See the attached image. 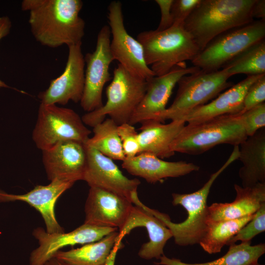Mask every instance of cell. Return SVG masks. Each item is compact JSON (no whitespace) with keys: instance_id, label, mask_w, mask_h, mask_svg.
Returning <instances> with one entry per match:
<instances>
[{"instance_id":"1","label":"cell","mask_w":265,"mask_h":265,"mask_svg":"<svg viewBox=\"0 0 265 265\" xmlns=\"http://www.w3.org/2000/svg\"><path fill=\"white\" fill-rule=\"evenodd\" d=\"M81 0H23L31 32L41 45L55 48L82 43L85 22L79 13Z\"/></svg>"},{"instance_id":"2","label":"cell","mask_w":265,"mask_h":265,"mask_svg":"<svg viewBox=\"0 0 265 265\" xmlns=\"http://www.w3.org/2000/svg\"><path fill=\"white\" fill-rule=\"evenodd\" d=\"M256 0H201L184 22L200 51L214 38L254 21Z\"/></svg>"},{"instance_id":"3","label":"cell","mask_w":265,"mask_h":265,"mask_svg":"<svg viewBox=\"0 0 265 265\" xmlns=\"http://www.w3.org/2000/svg\"><path fill=\"white\" fill-rule=\"evenodd\" d=\"M239 146H235L224 164L212 174L204 185L191 193L172 194V204L182 206L187 213V218L181 223H174L168 215L145 206L146 209L161 220L170 230L176 244L181 246L199 244L207 228V199L210 189L217 178L235 160L238 159Z\"/></svg>"},{"instance_id":"4","label":"cell","mask_w":265,"mask_h":265,"mask_svg":"<svg viewBox=\"0 0 265 265\" xmlns=\"http://www.w3.org/2000/svg\"><path fill=\"white\" fill-rule=\"evenodd\" d=\"M136 39L142 46L146 63L155 76L164 75L186 60L191 61L200 52L183 24L174 23L164 30L141 32Z\"/></svg>"},{"instance_id":"5","label":"cell","mask_w":265,"mask_h":265,"mask_svg":"<svg viewBox=\"0 0 265 265\" xmlns=\"http://www.w3.org/2000/svg\"><path fill=\"white\" fill-rule=\"evenodd\" d=\"M247 138L240 116L224 115L185 125L170 148L174 153L196 155L220 144L239 146Z\"/></svg>"},{"instance_id":"6","label":"cell","mask_w":265,"mask_h":265,"mask_svg":"<svg viewBox=\"0 0 265 265\" xmlns=\"http://www.w3.org/2000/svg\"><path fill=\"white\" fill-rule=\"evenodd\" d=\"M147 80L118 64L106 90L105 104L81 117L84 124L93 128L109 116L118 125L129 123L145 93Z\"/></svg>"},{"instance_id":"7","label":"cell","mask_w":265,"mask_h":265,"mask_svg":"<svg viewBox=\"0 0 265 265\" xmlns=\"http://www.w3.org/2000/svg\"><path fill=\"white\" fill-rule=\"evenodd\" d=\"M232 76L225 69L213 72L202 70L183 77L173 102L163 111L150 119L160 122L175 120L179 116L206 104L233 85L228 80ZM149 119V120H150Z\"/></svg>"},{"instance_id":"8","label":"cell","mask_w":265,"mask_h":265,"mask_svg":"<svg viewBox=\"0 0 265 265\" xmlns=\"http://www.w3.org/2000/svg\"><path fill=\"white\" fill-rule=\"evenodd\" d=\"M265 21L259 20L228 30L212 39L191 61L200 69L213 72L252 45L265 39Z\"/></svg>"},{"instance_id":"9","label":"cell","mask_w":265,"mask_h":265,"mask_svg":"<svg viewBox=\"0 0 265 265\" xmlns=\"http://www.w3.org/2000/svg\"><path fill=\"white\" fill-rule=\"evenodd\" d=\"M91 132L74 110L41 103L32 137L37 148L42 151L62 141L85 143Z\"/></svg>"},{"instance_id":"10","label":"cell","mask_w":265,"mask_h":265,"mask_svg":"<svg viewBox=\"0 0 265 265\" xmlns=\"http://www.w3.org/2000/svg\"><path fill=\"white\" fill-rule=\"evenodd\" d=\"M111 33L108 25H104L98 32L96 48L84 56V86L80 104L87 112L103 106L102 94L105 85L111 79L109 66L114 61L110 48Z\"/></svg>"},{"instance_id":"11","label":"cell","mask_w":265,"mask_h":265,"mask_svg":"<svg viewBox=\"0 0 265 265\" xmlns=\"http://www.w3.org/2000/svg\"><path fill=\"white\" fill-rule=\"evenodd\" d=\"M107 19L112 35L110 48L113 60L132 74L144 80L155 76L146 63L141 44L125 27L121 2L114 0L110 3Z\"/></svg>"},{"instance_id":"12","label":"cell","mask_w":265,"mask_h":265,"mask_svg":"<svg viewBox=\"0 0 265 265\" xmlns=\"http://www.w3.org/2000/svg\"><path fill=\"white\" fill-rule=\"evenodd\" d=\"M82 43L68 46V55L62 74L51 80L48 88L38 95L44 105H66L80 102L84 89L85 61Z\"/></svg>"},{"instance_id":"13","label":"cell","mask_w":265,"mask_h":265,"mask_svg":"<svg viewBox=\"0 0 265 265\" xmlns=\"http://www.w3.org/2000/svg\"><path fill=\"white\" fill-rule=\"evenodd\" d=\"M118 230L117 228L95 226L86 224L68 233L50 234L41 227L35 228L33 236L39 246L30 253L29 265H45L57 251L65 246L95 242Z\"/></svg>"},{"instance_id":"14","label":"cell","mask_w":265,"mask_h":265,"mask_svg":"<svg viewBox=\"0 0 265 265\" xmlns=\"http://www.w3.org/2000/svg\"><path fill=\"white\" fill-rule=\"evenodd\" d=\"M87 160L83 180L90 187L101 188L124 196L132 202L140 182L123 174L112 159L84 143Z\"/></svg>"},{"instance_id":"15","label":"cell","mask_w":265,"mask_h":265,"mask_svg":"<svg viewBox=\"0 0 265 265\" xmlns=\"http://www.w3.org/2000/svg\"><path fill=\"white\" fill-rule=\"evenodd\" d=\"M200 69L196 66L187 67L186 62L175 66L168 73L146 80L144 95L135 109L129 123L133 125L150 119L163 111L179 80L184 76L195 73Z\"/></svg>"},{"instance_id":"16","label":"cell","mask_w":265,"mask_h":265,"mask_svg":"<svg viewBox=\"0 0 265 265\" xmlns=\"http://www.w3.org/2000/svg\"><path fill=\"white\" fill-rule=\"evenodd\" d=\"M132 202L135 206H132L124 225L118 229V240L121 241L134 228L144 227L149 240L142 244L138 255L144 260H159L164 255L163 249L167 241L173 237L172 233L161 220L146 209L137 194L133 197Z\"/></svg>"},{"instance_id":"17","label":"cell","mask_w":265,"mask_h":265,"mask_svg":"<svg viewBox=\"0 0 265 265\" xmlns=\"http://www.w3.org/2000/svg\"><path fill=\"white\" fill-rule=\"evenodd\" d=\"M87 160L84 143L76 141L59 142L42 151V161L50 181L83 180Z\"/></svg>"},{"instance_id":"18","label":"cell","mask_w":265,"mask_h":265,"mask_svg":"<svg viewBox=\"0 0 265 265\" xmlns=\"http://www.w3.org/2000/svg\"><path fill=\"white\" fill-rule=\"evenodd\" d=\"M133 205L128 198L112 192L90 187L85 206L84 224L120 229Z\"/></svg>"},{"instance_id":"19","label":"cell","mask_w":265,"mask_h":265,"mask_svg":"<svg viewBox=\"0 0 265 265\" xmlns=\"http://www.w3.org/2000/svg\"><path fill=\"white\" fill-rule=\"evenodd\" d=\"M74 184L72 182L54 180L47 185L37 186L23 194L8 193L0 188V202H25L40 213L47 233H63L64 230L55 217V204L58 198Z\"/></svg>"},{"instance_id":"20","label":"cell","mask_w":265,"mask_h":265,"mask_svg":"<svg viewBox=\"0 0 265 265\" xmlns=\"http://www.w3.org/2000/svg\"><path fill=\"white\" fill-rule=\"evenodd\" d=\"M262 75L247 76L220 94L211 102L197 106L175 120L193 123L224 115L238 114L242 110L243 99L247 90Z\"/></svg>"},{"instance_id":"21","label":"cell","mask_w":265,"mask_h":265,"mask_svg":"<svg viewBox=\"0 0 265 265\" xmlns=\"http://www.w3.org/2000/svg\"><path fill=\"white\" fill-rule=\"evenodd\" d=\"M122 167L130 174L155 184L168 178L184 176L197 171L200 167L184 161H167L152 154L141 153L122 161Z\"/></svg>"},{"instance_id":"22","label":"cell","mask_w":265,"mask_h":265,"mask_svg":"<svg viewBox=\"0 0 265 265\" xmlns=\"http://www.w3.org/2000/svg\"><path fill=\"white\" fill-rule=\"evenodd\" d=\"M236 192L231 203H214L208 207L207 223L241 218L255 214L265 204V183L251 187L234 185Z\"/></svg>"},{"instance_id":"23","label":"cell","mask_w":265,"mask_h":265,"mask_svg":"<svg viewBox=\"0 0 265 265\" xmlns=\"http://www.w3.org/2000/svg\"><path fill=\"white\" fill-rule=\"evenodd\" d=\"M186 123L182 120H171L168 124L153 119L142 122L138 134L139 153H149L161 159L173 156L171 144Z\"/></svg>"},{"instance_id":"24","label":"cell","mask_w":265,"mask_h":265,"mask_svg":"<svg viewBox=\"0 0 265 265\" xmlns=\"http://www.w3.org/2000/svg\"><path fill=\"white\" fill-rule=\"evenodd\" d=\"M238 159L242 164L238 175L242 187L265 183V131L261 129L240 145Z\"/></svg>"},{"instance_id":"25","label":"cell","mask_w":265,"mask_h":265,"mask_svg":"<svg viewBox=\"0 0 265 265\" xmlns=\"http://www.w3.org/2000/svg\"><path fill=\"white\" fill-rule=\"evenodd\" d=\"M118 230L75 249L58 251L53 257L69 265H103L119 240Z\"/></svg>"},{"instance_id":"26","label":"cell","mask_w":265,"mask_h":265,"mask_svg":"<svg viewBox=\"0 0 265 265\" xmlns=\"http://www.w3.org/2000/svg\"><path fill=\"white\" fill-rule=\"evenodd\" d=\"M265 253V244L261 243L251 245V243L241 242L229 246L227 252L221 257L213 261L196 264H188L180 259L169 258L164 254L154 262L156 265H248L258 262L259 258Z\"/></svg>"},{"instance_id":"27","label":"cell","mask_w":265,"mask_h":265,"mask_svg":"<svg viewBox=\"0 0 265 265\" xmlns=\"http://www.w3.org/2000/svg\"><path fill=\"white\" fill-rule=\"evenodd\" d=\"M255 214L244 217L219 221L208 224L205 235L199 243L202 249L210 254L221 252L233 237L245 224L250 221Z\"/></svg>"},{"instance_id":"28","label":"cell","mask_w":265,"mask_h":265,"mask_svg":"<svg viewBox=\"0 0 265 265\" xmlns=\"http://www.w3.org/2000/svg\"><path fill=\"white\" fill-rule=\"evenodd\" d=\"M117 127L112 119H105L93 128V136L89 137L85 144L111 159L123 161L126 158Z\"/></svg>"},{"instance_id":"29","label":"cell","mask_w":265,"mask_h":265,"mask_svg":"<svg viewBox=\"0 0 265 265\" xmlns=\"http://www.w3.org/2000/svg\"><path fill=\"white\" fill-rule=\"evenodd\" d=\"M222 68L225 69L232 77L240 74H246L247 76L265 74V39L248 48Z\"/></svg>"},{"instance_id":"30","label":"cell","mask_w":265,"mask_h":265,"mask_svg":"<svg viewBox=\"0 0 265 265\" xmlns=\"http://www.w3.org/2000/svg\"><path fill=\"white\" fill-rule=\"evenodd\" d=\"M265 231V204L255 213L254 217L245 224L227 242L226 245L241 242L251 243L254 237Z\"/></svg>"},{"instance_id":"31","label":"cell","mask_w":265,"mask_h":265,"mask_svg":"<svg viewBox=\"0 0 265 265\" xmlns=\"http://www.w3.org/2000/svg\"><path fill=\"white\" fill-rule=\"evenodd\" d=\"M117 132L125 158H132L139 153L138 133L133 125L125 123L118 125Z\"/></svg>"},{"instance_id":"32","label":"cell","mask_w":265,"mask_h":265,"mask_svg":"<svg viewBox=\"0 0 265 265\" xmlns=\"http://www.w3.org/2000/svg\"><path fill=\"white\" fill-rule=\"evenodd\" d=\"M239 115L247 137L252 136L265 128V103L256 106Z\"/></svg>"},{"instance_id":"33","label":"cell","mask_w":265,"mask_h":265,"mask_svg":"<svg viewBox=\"0 0 265 265\" xmlns=\"http://www.w3.org/2000/svg\"><path fill=\"white\" fill-rule=\"evenodd\" d=\"M265 74H263L249 87L243 99L242 110L238 114L265 103Z\"/></svg>"},{"instance_id":"34","label":"cell","mask_w":265,"mask_h":265,"mask_svg":"<svg viewBox=\"0 0 265 265\" xmlns=\"http://www.w3.org/2000/svg\"><path fill=\"white\" fill-rule=\"evenodd\" d=\"M201 0H173L171 13L174 23L184 24L185 21L200 3Z\"/></svg>"},{"instance_id":"35","label":"cell","mask_w":265,"mask_h":265,"mask_svg":"<svg viewBox=\"0 0 265 265\" xmlns=\"http://www.w3.org/2000/svg\"><path fill=\"white\" fill-rule=\"evenodd\" d=\"M173 0H156L159 5L160 13V20L156 29L161 31L170 27L174 24V20L171 13V6Z\"/></svg>"},{"instance_id":"36","label":"cell","mask_w":265,"mask_h":265,"mask_svg":"<svg viewBox=\"0 0 265 265\" xmlns=\"http://www.w3.org/2000/svg\"><path fill=\"white\" fill-rule=\"evenodd\" d=\"M11 26L12 23L8 17H0V40L9 33ZM1 87H10L0 80V88Z\"/></svg>"},{"instance_id":"37","label":"cell","mask_w":265,"mask_h":265,"mask_svg":"<svg viewBox=\"0 0 265 265\" xmlns=\"http://www.w3.org/2000/svg\"><path fill=\"white\" fill-rule=\"evenodd\" d=\"M252 16L265 21V0H256L252 9Z\"/></svg>"},{"instance_id":"38","label":"cell","mask_w":265,"mask_h":265,"mask_svg":"<svg viewBox=\"0 0 265 265\" xmlns=\"http://www.w3.org/2000/svg\"><path fill=\"white\" fill-rule=\"evenodd\" d=\"M123 247L122 242L117 243L114 247L106 260L103 265H114L118 251Z\"/></svg>"},{"instance_id":"39","label":"cell","mask_w":265,"mask_h":265,"mask_svg":"<svg viewBox=\"0 0 265 265\" xmlns=\"http://www.w3.org/2000/svg\"><path fill=\"white\" fill-rule=\"evenodd\" d=\"M45 265H69L53 257L47 261Z\"/></svg>"},{"instance_id":"40","label":"cell","mask_w":265,"mask_h":265,"mask_svg":"<svg viewBox=\"0 0 265 265\" xmlns=\"http://www.w3.org/2000/svg\"><path fill=\"white\" fill-rule=\"evenodd\" d=\"M248 265H265L260 264L258 262H256L251 263L250 264H249Z\"/></svg>"}]
</instances>
